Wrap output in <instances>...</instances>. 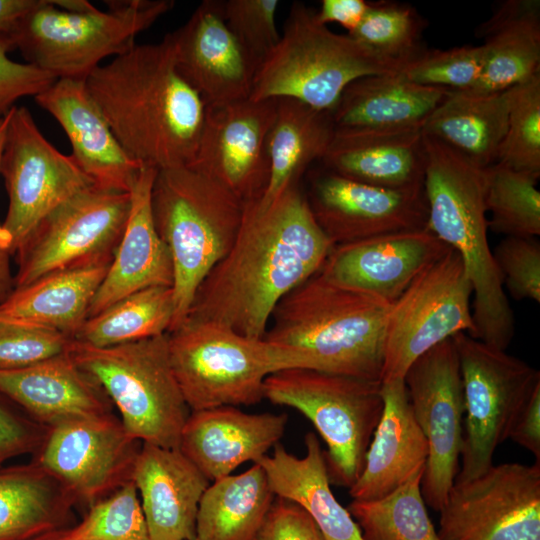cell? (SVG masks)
<instances>
[{
    "label": "cell",
    "mask_w": 540,
    "mask_h": 540,
    "mask_svg": "<svg viewBox=\"0 0 540 540\" xmlns=\"http://www.w3.org/2000/svg\"><path fill=\"white\" fill-rule=\"evenodd\" d=\"M334 246L298 183L268 205L246 201L232 247L199 286L186 319L263 338L279 301L316 274Z\"/></svg>",
    "instance_id": "obj_1"
},
{
    "label": "cell",
    "mask_w": 540,
    "mask_h": 540,
    "mask_svg": "<svg viewBox=\"0 0 540 540\" xmlns=\"http://www.w3.org/2000/svg\"><path fill=\"white\" fill-rule=\"evenodd\" d=\"M85 83L132 159L157 170L191 164L206 105L177 71L169 34L135 44L96 67Z\"/></svg>",
    "instance_id": "obj_2"
},
{
    "label": "cell",
    "mask_w": 540,
    "mask_h": 540,
    "mask_svg": "<svg viewBox=\"0 0 540 540\" xmlns=\"http://www.w3.org/2000/svg\"><path fill=\"white\" fill-rule=\"evenodd\" d=\"M427 228L461 257L474 294L470 337L506 350L514 314L488 243L486 168L423 133Z\"/></svg>",
    "instance_id": "obj_3"
},
{
    "label": "cell",
    "mask_w": 540,
    "mask_h": 540,
    "mask_svg": "<svg viewBox=\"0 0 540 540\" xmlns=\"http://www.w3.org/2000/svg\"><path fill=\"white\" fill-rule=\"evenodd\" d=\"M390 307L317 272L279 301L263 339L306 351L319 371L381 382Z\"/></svg>",
    "instance_id": "obj_4"
},
{
    "label": "cell",
    "mask_w": 540,
    "mask_h": 540,
    "mask_svg": "<svg viewBox=\"0 0 540 540\" xmlns=\"http://www.w3.org/2000/svg\"><path fill=\"white\" fill-rule=\"evenodd\" d=\"M244 203L222 183L190 167L158 170L151 205L173 265L169 332L184 322L199 286L232 247Z\"/></svg>",
    "instance_id": "obj_5"
},
{
    "label": "cell",
    "mask_w": 540,
    "mask_h": 540,
    "mask_svg": "<svg viewBox=\"0 0 540 540\" xmlns=\"http://www.w3.org/2000/svg\"><path fill=\"white\" fill-rule=\"evenodd\" d=\"M171 366L191 411L253 405L265 379L280 370H318L304 350L250 338L208 321L186 319L168 333Z\"/></svg>",
    "instance_id": "obj_6"
},
{
    "label": "cell",
    "mask_w": 540,
    "mask_h": 540,
    "mask_svg": "<svg viewBox=\"0 0 540 540\" xmlns=\"http://www.w3.org/2000/svg\"><path fill=\"white\" fill-rule=\"evenodd\" d=\"M399 70L350 35L318 23L304 3L294 2L278 43L258 67L249 99L291 98L331 113L351 82Z\"/></svg>",
    "instance_id": "obj_7"
},
{
    "label": "cell",
    "mask_w": 540,
    "mask_h": 540,
    "mask_svg": "<svg viewBox=\"0 0 540 540\" xmlns=\"http://www.w3.org/2000/svg\"><path fill=\"white\" fill-rule=\"evenodd\" d=\"M68 354L116 406L130 436L179 448L191 410L171 366L168 333L111 347L72 339Z\"/></svg>",
    "instance_id": "obj_8"
},
{
    "label": "cell",
    "mask_w": 540,
    "mask_h": 540,
    "mask_svg": "<svg viewBox=\"0 0 540 540\" xmlns=\"http://www.w3.org/2000/svg\"><path fill=\"white\" fill-rule=\"evenodd\" d=\"M173 5L171 0H114L105 11L71 13L42 0L11 37L28 63L57 79L85 80L103 59L132 48L136 36Z\"/></svg>",
    "instance_id": "obj_9"
},
{
    "label": "cell",
    "mask_w": 540,
    "mask_h": 540,
    "mask_svg": "<svg viewBox=\"0 0 540 540\" xmlns=\"http://www.w3.org/2000/svg\"><path fill=\"white\" fill-rule=\"evenodd\" d=\"M381 382L308 368H289L264 381V398L307 417L327 446L331 484L350 488L362 472L384 402Z\"/></svg>",
    "instance_id": "obj_10"
},
{
    "label": "cell",
    "mask_w": 540,
    "mask_h": 540,
    "mask_svg": "<svg viewBox=\"0 0 540 540\" xmlns=\"http://www.w3.org/2000/svg\"><path fill=\"white\" fill-rule=\"evenodd\" d=\"M465 403L461 468L454 483L474 479L492 465L517 415L540 385V373L525 361L462 332L452 337Z\"/></svg>",
    "instance_id": "obj_11"
},
{
    "label": "cell",
    "mask_w": 540,
    "mask_h": 540,
    "mask_svg": "<svg viewBox=\"0 0 540 540\" xmlns=\"http://www.w3.org/2000/svg\"><path fill=\"white\" fill-rule=\"evenodd\" d=\"M471 282L460 255L450 248L424 268L388 314L381 383L403 379L425 352L458 333L474 330Z\"/></svg>",
    "instance_id": "obj_12"
},
{
    "label": "cell",
    "mask_w": 540,
    "mask_h": 540,
    "mask_svg": "<svg viewBox=\"0 0 540 540\" xmlns=\"http://www.w3.org/2000/svg\"><path fill=\"white\" fill-rule=\"evenodd\" d=\"M130 204V192L95 186L61 204L15 253L13 289L56 271L111 261L123 235Z\"/></svg>",
    "instance_id": "obj_13"
},
{
    "label": "cell",
    "mask_w": 540,
    "mask_h": 540,
    "mask_svg": "<svg viewBox=\"0 0 540 540\" xmlns=\"http://www.w3.org/2000/svg\"><path fill=\"white\" fill-rule=\"evenodd\" d=\"M0 174L9 200L1 225L10 237L11 254L52 211L94 186L71 155L58 151L43 136L24 106L8 112Z\"/></svg>",
    "instance_id": "obj_14"
},
{
    "label": "cell",
    "mask_w": 540,
    "mask_h": 540,
    "mask_svg": "<svg viewBox=\"0 0 540 540\" xmlns=\"http://www.w3.org/2000/svg\"><path fill=\"white\" fill-rule=\"evenodd\" d=\"M403 379L414 418L428 444L422 497L439 512L459 471L464 435V393L453 339L418 357Z\"/></svg>",
    "instance_id": "obj_15"
},
{
    "label": "cell",
    "mask_w": 540,
    "mask_h": 540,
    "mask_svg": "<svg viewBox=\"0 0 540 540\" xmlns=\"http://www.w3.org/2000/svg\"><path fill=\"white\" fill-rule=\"evenodd\" d=\"M439 512L441 540H540V461L454 483Z\"/></svg>",
    "instance_id": "obj_16"
},
{
    "label": "cell",
    "mask_w": 540,
    "mask_h": 540,
    "mask_svg": "<svg viewBox=\"0 0 540 540\" xmlns=\"http://www.w3.org/2000/svg\"><path fill=\"white\" fill-rule=\"evenodd\" d=\"M142 442L113 413L47 428L36 461L87 509L132 480Z\"/></svg>",
    "instance_id": "obj_17"
},
{
    "label": "cell",
    "mask_w": 540,
    "mask_h": 540,
    "mask_svg": "<svg viewBox=\"0 0 540 540\" xmlns=\"http://www.w3.org/2000/svg\"><path fill=\"white\" fill-rule=\"evenodd\" d=\"M278 99L207 105L190 167L246 202L259 198L270 176L268 137Z\"/></svg>",
    "instance_id": "obj_18"
},
{
    "label": "cell",
    "mask_w": 540,
    "mask_h": 540,
    "mask_svg": "<svg viewBox=\"0 0 540 540\" xmlns=\"http://www.w3.org/2000/svg\"><path fill=\"white\" fill-rule=\"evenodd\" d=\"M307 200L318 225L334 245L427 228L423 185L383 188L326 169L312 180Z\"/></svg>",
    "instance_id": "obj_19"
},
{
    "label": "cell",
    "mask_w": 540,
    "mask_h": 540,
    "mask_svg": "<svg viewBox=\"0 0 540 540\" xmlns=\"http://www.w3.org/2000/svg\"><path fill=\"white\" fill-rule=\"evenodd\" d=\"M169 36L177 71L206 106L250 97L260 62L229 30L221 1L200 3L187 22Z\"/></svg>",
    "instance_id": "obj_20"
},
{
    "label": "cell",
    "mask_w": 540,
    "mask_h": 540,
    "mask_svg": "<svg viewBox=\"0 0 540 540\" xmlns=\"http://www.w3.org/2000/svg\"><path fill=\"white\" fill-rule=\"evenodd\" d=\"M450 248L428 228L387 233L335 245L318 272L335 284L393 304Z\"/></svg>",
    "instance_id": "obj_21"
},
{
    "label": "cell",
    "mask_w": 540,
    "mask_h": 540,
    "mask_svg": "<svg viewBox=\"0 0 540 540\" xmlns=\"http://www.w3.org/2000/svg\"><path fill=\"white\" fill-rule=\"evenodd\" d=\"M34 98L63 128L71 156L95 187L130 192L143 165L119 143L85 80L57 79Z\"/></svg>",
    "instance_id": "obj_22"
},
{
    "label": "cell",
    "mask_w": 540,
    "mask_h": 540,
    "mask_svg": "<svg viewBox=\"0 0 540 540\" xmlns=\"http://www.w3.org/2000/svg\"><path fill=\"white\" fill-rule=\"evenodd\" d=\"M287 420L285 413H246L236 406L191 411L179 449L209 481H215L266 456L282 438Z\"/></svg>",
    "instance_id": "obj_23"
},
{
    "label": "cell",
    "mask_w": 540,
    "mask_h": 540,
    "mask_svg": "<svg viewBox=\"0 0 540 540\" xmlns=\"http://www.w3.org/2000/svg\"><path fill=\"white\" fill-rule=\"evenodd\" d=\"M132 480L150 540H193L200 499L210 481L180 451L142 443Z\"/></svg>",
    "instance_id": "obj_24"
},
{
    "label": "cell",
    "mask_w": 540,
    "mask_h": 540,
    "mask_svg": "<svg viewBox=\"0 0 540 540\" xmlns=\"http://www.w3.org/2000/svg\"><path fill=\"white\" fill-rule=\"evenodd\" d=\"M158 170L143 165L131 190L127 223L108 271L88 310L92 317L136 291L173 284L169 250L159 236L152 214V188Z\"/></svg>",
    "instance_id": "obj_25"
},
{
    "label": "cell",
    "mask_w": 540,
    "mask_h": 540,
    "mask_svg": "<svg viewBox=\"0 0 540 540\" xmlns=\"http://www.w3.org/2000/svg\"><path fill=\"white\" fill-rule=\"evenodd\" d=\"M0 395L49 428L112 413L101 387L68 354L14 370H0Z\"/></svg>",
    "instance_id": "obj_26"
},
{
    "label": "cell",
    "mask_w": 540,
    "mask_h": 540,
    "mask_svg": "<svg viewBox=\"0 0 540 540\" xmlns=\"http://www.w3.org/2000/svg\"><path fill=\"white\" fill-rule=\"evenodd\" d=\"M384 408L361 474L349 488L353 500L385 497L425 469L428 444L411 408L404 379L382 383Z\"/></svg>",
    "instance_id": "obj_27"
},
{
    "label": "cell",
    "mask_w": 540,
    "mask_h": 540,
    "mask_svg": "<svg viewBox=\"0 0 540 540\" xmlns=\"http://www.w3.org/2000/svg\"><path fill=\"white\" fill-rule=\"evenodd\" d=\"M320 161L333 173L372 186L398 189L423 185V131L335 129Z\"/></svg>",
    "instance_id": "obj_28"
},
{
    "label": "cell",
    "mask_w": 540,
    "mask_h": 540,
    "mask_svg": "<svg viewBox=\"0 0 540 540\" xmlns=\"http://www.w3.org/2000/svg\"><path fill=\"white\" fill-rule=\"evenodd\" d=\"M449 90L423 86L401 73L351 82L331 112L335 129L389 131L422 128Z\"/></svg>",
    "instance_id": "obj_29"
},
{
    "label": "cell",
    "mask_w": 540,
    "mask_h": 540,
    "mask_svg": "<svg viewBox=\"0 0 540 540\" xmlns=\"http://www.w3.org/2000/svg\"><path fill=\"white\" fill-rule=\"evenodd\" d=\"M476 35L484 39L483 67L476 83L460 91L498 93L539 74V0L502 1Z\"/></svg>",
    "instance_id": "obj_30"
},
{
    "label": "cell",
    "mask_w": 540,
    "mask_h": 540,
    "mask_svg": "<svg viewBox=\"0 0 540 540\" xmlns=\"http://www.w3.org/2000/svg\"><path fill=\"white\" fill-rule=\"evenodd\" d=\"M306 455L298 458L277 443L259 463L276 497L296 503L315 522L324 540H364L357 523L333 494L318 437L304 438Z\"/></svg>",
    "instance_id": "obj_31"
},
{
    "label": "cell",
    "mask_w": 540,
    "mask_h": 540,
    "mask_svg": "<svg viewBox=\"0 0 540 540\" xmlns=\"http://www.w3.org/2000/svg\"><path fill=\"white\" fill-rule=\"evenodd\" d=\"M111 261L56 271L13 289L0 303V320L56 330L73 339Z\"/></svg>",
    "instance_id": "obj_32"
},
{
    "label": "cell",
    "mask_w": 540,
    "mask_h": 540,
    "mask_svg": "<svg viewBox=\"0 0 540 540\" xmlns=\"http://www.w3.org/2000/svg\"><path fill=\"white\" fill-rule=\"evenodd\" d=\"M73 495L32 460L0 467V540H31L71 527Z\"/></svg>",
    "instance_id": "obj_33"
},
{
    "label": "cell",
    "mask_w": 540,
    "mask_h": 540,
    "mask_svg": "<svg viewBox=\"0 0 540 540\" xmlns=\"http://www.w3.org/2000/svg\"><path fill=\"white\" fill-rule=\"evenodd\" d=\"M507 116V90L492 94L449 90L423 124L422 131L487 168L496 161Z\"/></svg>",
    "instance_id": "obj_34"
},
{
    "label": "cell",
    "mask_w": 540,
    "mask_h": 540,
    "mask_svg": "<svg viewBox=\"0 0 540 540\" xmlns=\"http://www.w3.org/2000/svg\"><path fill=\"white\" fill-rule=\"evenodd\" d=\"M331 113L318 111L291 98L278 99L268 137L270 176L258 198L265 206L276 199L314 161L321 160L334 135Z\"/></svg>",
    "instance_id": "obj_35"
},
{
    "label": "cell",
    "mask_w": 540,
    "mask_h": 540,
    "mask_svg": "<svg viewBox=\"0 0 540 540\" xmlns=\"http://www.w3.org/2000/svg\"><path fill=\"white\" fill-rule=\"evenodd\" d=\"M275 499L265 470L254 463L238 475L213 481L198 506L200 540H254Z\"/></svg>",
    "instance_id": "obj_36"
},
{
    "label": "cell",
    "mask_w": 540,
    "mask_h": 540,
    "mask_svg": "<svg viewBox=\"0 0 540 540\" xmlns=\"http://www.w3.org/2000/svg\"><path fill=\"white\" fill-rule=\"evenodd\" d=\"M174 317L171 286L136 291L85 320L73 340L111 347L169 332Z\"/></svg>",
    "instance_id": "obj_37"
},
{
    "label": "cell",
    "mask_w": 540,
    "mask_h": 540,
    "mask_svg": "<svg viewBox=\"0 0 540 540\" xmlns=\"http://www.w3.org/2000/svg\"><path fill=\"white\" fill-rule=\"evenodd\" d=\"M424 470L385 497L351 501L347 510L364 540H441L421 493Z\"/></svg>",
    "instance_id": "obj_38"
},
{
    "label": "cell",
    "mask_w": 540,
    "mask_h": 540,
    "mask_svg": "<svg viewBox=\"0 0 540 540\" xmlns=\"http://www.w3.org/2000/svg\"><path fill=\"white\" fill-rule=\"evenodd\" d=\"M539 174L515 170L499 163L486 168L488 227L506 236L536 237L540 234Z\"/></svg>",
    "instance_id": "obj_39"
},
{
    "label": "cell",
    "mask_w": 540,
    "mask_h": 540,
    "mask_svg": "<svg viewBox=\"0 0 540 540\" xmlns=\"http://www.w3.org/2000/svg\"><path fill=\"white\" fill-rule=\"evenodd\" d=\"M425 21L409 4L369 2L358 27L350 34L376 57L401 69L425 48L421 44Z\"/></svg>",
    "instance_id": "obj_40"
},
{
    "label": "cell",
    "mask_w": 540,
    "mask_h": 540,
    "mask_svg": "<svg viewBox=\"0 0 540 540\" xmlns=\"http://www.w3.org/2000/svg\"><path fill=\"white\" fill-rule=\"evenodd\" d=\"M506 132L495 163L540 175V74L507 89Z\"/></svg>",
    "instance_id": "obj_41"
},
{
    "label": "cell",
    "mask_w": 540,
    "mask_h": 540,
    "mask_svg": "<svg viewBox=\"0 0 540 540\" xmlns=\"http://www.w3.org/2000/svg\"><path fill=\"white\" fill-rule=\"evenodd\" d=\"M71 530L76 540H150L133 480L90 506Z\"/></svg>",
    "instance_id": "obj_42"
},
{
    "label": "cell",
    "mask_w": 540,
    "mask_h": 540,
    "mask_svg": "<svg viewBox=\"0 0 540 540\" xmlns=\"http://www.w3.org/2000/svg\"><path fill=\"white\" fill-rule=\"evenodd\" d=\"M485 59L482 45L424 49L401 67L409 81L448 90H467L478 80Z\"/></svg>",
    "instance_id": "obj_43"
},
{
    "label": "cell",
    "mask_w": 540,
    "mask_h": 540,
    "mask_svg": "<svg viewBox=\"0 0 540 540\" xmlns=\"http://www.w3.org/2000/svg\"><path fill=\"white\" fill-rule=\"evenodd\" d=\"M222 14L229 30L257 61L261 62L279 41L275 14L277 0L221 1Z\"/></svg>",
    "instance_id": "obj_44"
},
{
    "label": "cell",
    "mask_w": 540,
    "mask_h": 540,
    "mask_svg": "<svg viewBox=\"0 0 540 540\" xmlns=\"http://www.w3.org/2000/svg\"><path fill=\"white\" fill-rule=\"evenodd\" d=\"M71 341L56 330L0 320V370L20 369L64 354Z\"/></svg>",
    "instance_id": "obj_45"
},
{
    "label": "cell",
    "mask_w": 540,
    "mask_h": 540,
    "mask_svg": "<svg viewBox=\"0 0 540 540\" xmlns=\"http://www.w3.org/2000/svg\"><path fill=\"white\" fill-rule=\"evenodd\" d=\"M510 294L540 302V245L535 237L506 236L493 252Z\"/></svg>",
    "instance_id": "obj_46"
},
{
    "label": "cell",
    "mask_w": 540,
    "mask_h": 540,
    "mask_svg": "<svg viewBox=\"0 0 540 540\" xmlns=\"http://www.w3.org/2000/svg\"><path fill=\"white\" fill-rule=\"evenodd\" d=\"M11 35H0V118L14 103L25 96H37L49 88L57 78L30 63H18L9 58L14 50Z\"/></svg>",
    "instance_id": "obj_47"
},
{
    "label": "cell",
    "mask_w": 540,
    "mask_h": 540,
    "mask_svg": "<svg viewBox=\"0 0 540 540\" xmlns=\"http://www.w3.org/2000/svg\"><path fill=\"white\" fill-rule=\"evenodd\" d=\"M47 428L0 395V467L6 461L34 454Z\"/></svg>",
    "instance_id": "obj_48"
},
{
    "label": "cell",
    "mask_w": 540,
    "mask_h": 540,
    "mask_svg": "<svg viewBox=\"0 0 540 540\" xmlns=\"http://www.w3.org/2000/svg\"><path fill=\"white\" fill-rule=\"evenodd\" d=\"M254 540H324L312 518L296 503L276 497Z\"/></svg>",
    "instance_id": "obj_49"
},
{
    "label": "cell",
    "mask_w": 540,
    "mask_h": 540,
    "mask_svg": "<svg viewBox=\"0 0 540 540\" xmlns=\"http://www.w3.org/2000/svg\"><path fill=\"white\" fill-rule=\"evenodd\" d=\"M508 439L530 451L540 461V385L517 415Z\"/></svg>",
    "instance_id": "obj_50"
},
{
    "label": "cell",
    "mask_w": 540,
    "mask_h": 540,
    "mask_svg": "<svg viewBox=\"0 0 540 540\" xmlns=\"http://www.w3.org/2000/svg\"><path fill=\"white\" fill-rule=\"evenodd\" d=\"M369 7L364 0H323L315 18L318 23H338L352 33L362 21Z\"/></svg>",
    "instance_id": "obj_51"
},
{
    "label": "cell",
    "mask_w": 540,
    "mask_h": 540,
    "mask_svg": "<svg viewBox=\"0 0 540 540\" xmlns=\"http://www.w3.org/2000/svg\"><path fill=\"white\" fill-rule=\"evenodd\" d=\"M8 113L0 121V160L3 151ZM11 255V240L8 233L0 224V303L13 291V277L10 271L9 256Z\"/></svg>",
    "instance_id": "obj_52"
},
{
    "label": "cell",
    "mask_w": 540,
    "mask_h": 540,
    "mask_svg": "<svg viewBox=\"0 0 540 540\" xmlns=\"http://www.w3.org/2000/svg\"><path fill=\"white\" fill-rule=\"evenodd\" d=\"M42 0H0V35H12Z\"/></svg>",
    "instance_id": "obj_53"
},
{
    "label": "cell",
    "mask_w": 540,
    "mask_h": 540,
    "mask_svg": "<svg viewBox=\"0 0 540 540\" xmlns=\"http://www.w3.org/2000/svg\"><path fill=\"white\" fill-rule=\"evenodd\" d=\"M53 5L60 10L71 13H84L97 9L86 0H51Z\"/></svg>",
    "instance_id": "obj_54"
},
{
    "label": "cell",
    "mask_w": 540,
    "mask_h": 540,
    "mask_svg": "<svg viewBox=\"0 0 540 540\" xmlns=\"http://www.w3.org/2000/svg\"><path fill=\"white\" fill-rule=\"evenodd\" d=\"M31 540H76L71 527L58 529L37 536Z\"/></svg>",
    "instance_id": "obj_55"
},
{
    "label": "cell",
    "mask_w": 540,
    "mask_h": 540,
    "mask_svg": "<svg viewBox=\"0 0 540 540\" xmlns=\"http://www.w3.org/2000/svg\"><path fill=\"white\" fill-rule=\"evenodd\" d=\"M193 540H200V539H198V538L196 537V538H195V539H193Z\"/></svg>",
    "instance_id": "obj_56"
},
{
    "label": "cell",
    "mask_w": 540,
    "mask_h": 540,
    "mask_svg": "<svg viewBox=\"0 0 540 540\" xmlns=\"http://www.w3.org/2000/svg\"><path fill=\"white\" fill-rule=\"evenodd\" d=\"M2 118H3V117H2ZM2 118H0V121H1Z\"/></svg>",
    "instance_id": "obj_57"
}]
</instances>
